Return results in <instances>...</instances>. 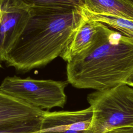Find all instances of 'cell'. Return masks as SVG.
<instances>
[{
	"mask_svg": "<svg viewBox=\"0 0 133 133\" xmlns=\"http://www.w3.org/2000/svg\"><path fill=\"white\" fill-rule=\"evenodd\" d=\"M127 1H128L130 2V3H131L132 4H133V0H127Z\"/></svg>",
	"mask_w": 133,
	"mask_h": 133,
	"instance_id": "obj_18",
	"label": "cell"
},
{
	"mask_svg": "<svg viewBox=\"0 0 133 133\" xmlns=\"http://www.w3.org/2000/svg\"><path fill=\"white\" fill-rule=\"evenodd\" d=\"M68 84L67 81L7 76L2 81L0 90L35 108L50 110L64 107L66 101L64 90Z\"/></svg>",
	"mask_w": 133,
	"mask_h": 133,
	"instance_id": "obj_4",
	"label": "cell"
},
{
	"mask_svg": "<svg viewBox=\"0 0 133 133\" xmlns=\"http://www.w3.org/2000/svg\"><path fill=\"white\" fill-rule=\"evenodd\" d=\"M105 133H133V126L114 128Z\"/></svg>",
	"mask_w": 133,
	"mask_h": 133,
	"instance_id": "obj_13",
	"label": "cell"
},
{
	"mask_svg": "<svg viewBox=\"0 0 133 133\" xmlns=\"http://www.w3.org/2000/svg\"><path fill=\"white\" fill-rule=\"evenodd\" d=\"M1 18H2V11H1V6H0V22L1 21Z\"/></svg>",
	"mask_w": 133,
	"mask_h": 133,
	"instance_id": "obj_16",
	"label": "cell"
},
{
	"mask_svg": "<svg viewBox=\"0 0 133 133\" xmlns=\"http://www.w3.org/2000/svg\"><path fill=\"white\" fill-rule=\"evenodd\" d=\"M84 8L96 14H105L133 21V4L127 0H82Z\"/></svg>",
	"mask_w": 133,
	"mask_h": 133,
	"instance_id": "obj_9",
	"label": "cell"
},
{
	"mask_svg": "<svg viewBox=\"0 0 133 133\" xmlns=\"http://www.w3.org/2000/svg\"><path fill=\"white\" fill-rule=\"evenodd\" d=\"M90 107L78 111H45L42 120L41 133L62 132L68 130L86 131L92 119Z\"/></svg>",
	"mask_w": 133,
	"mask_h": 133,
	"instance_id": "obj_6",
	"label": "cell"
},
{
	"mask_svg": "<svg viewBox=\"0 0 133 133\" xmlns=\"http://www.w3.org/2000/svg\"><path fill=\"white\" fill-rule=\"evenodd\" d=\"M83 18L81 8L30 7L22 33L8 52L7 66L26 72L60 56Z\"/></svg>",
	"mask_w": 133,
	"mask_h": 133,
	"instance_id": "obj_2",
	"label": "cell"
},
{
	"mask_svg": "<svg viewBox=\"0 0 133 133\" xmlns=\"http://www.w3.org/2000/svg\"><path fill=\"white\" fill-rule=\"evenodd\" d=\"M4 1V0H0V6L2 4V3H3Z\"/></svg>",
	"mask_w": 133,
	"mask_h": 133,
	"instance_id": "obj_17",
	"label": "cell"
},
{
	"mask_svg": "<svg viewBox=\"0 0 133 133\" xmlns=\"http://www.w3.org/2000/svg\"><path fill=\"white\" fill-rule=\"evenodd\" d=\"M43 116L21 124L0 128V133H41Z\"/></svg>",
	"mask_w": 133,
	"mask_h": 133,
	"instance_id": "obj_12",
	"label": "cell"
},
{
	"mask_svg": "<svg viewBox=\"0 0 133 133\" xmlns=\"http://www.w3.org/2000/svg\"><path fill=\"white\" fill-rule=\"evenodd\" d=\"M2 68V65H1V62H0V69Z\"/></svg>",
	"mask_w": 133,
	"mask_h": 133,
	"instance_id": "obj_19",
	"label": "cell"
},
{
	"mask_svg": "<svg viewBox=\"0 0 133 133\" xmlns=\"http://www.w3.org/2000/svg\"><path fill=\"white\" fill-rule=\"evenodd\" d=\"M44 111L0 90V128L17 125L42 116Z\"/></svg>",
	"mask_w": 133,
	"mask_h": 133,
	"instance_id": "obj_7",
	"label": "cell"
},
{
	"mask_svg": "<svg viewBox=\"0 0 133 133\" xmlns=\"http://www.w3.org/2000/svg\"><path fill=\"white\" fill-rule=\"evenodd\" d=\"M0 62L22 33L30 15V7L20 0H4L0 6Z\"/></svg>",
	"mask_w": 133,
	"mask_h": 133,
	"instance_id": "obj_5",
	"label": "cell"
},
{
	"mask_svg": "<svg viewBox=\"0 0 133 133\" xmlns=\"http://www.w3.org/2000/svg\"><path fill=\"white\" fill-rule=\"evenodd\" d=\"M92 110L91 124L84 133H105L133 126V87L126 84L95 90L87 95Z\"/></svg>",
	"mask_w": 133,
	"mask_h": 133,
	"instance_id": "obj_3",
	"label": "cell"
},
{
	"mask_svg": "<svg viewBox=\"0 0 133 133\" xmlns=\"http://www.w3.org/2000/svg\"><path fill=\"white\" fill-rule=\"evenodd\" d=\"M133 74V38L99 22L91 44L67 62V81L100 90L125 84Z\"/></svg>",
	"mask_w": 133,
	"mask_h": 133,
	"instance_id": "obj_1",
	"label": "cell"
},
{
	"mask_svg": "<svg viewBox=\"0 0 133 133\" xmlns=\"http://www.w3.org/2000/svg\"><path fill=\"white\" fill-rule=\"evenodd\" d=\"M125 84L133 87V74L127 79Z\"/></svg>",
	"mask_w": 133,
	"mask_h": 133,
	"instance_id": "obj_14",
	"label": "cell"
},
{
	"mask_svg": "<svg viewBox=\"0 0 133 133\" xmlns=\"http://www.w3.org/2000/svg\"><path fill=\"white\" fill-rule=\"evenodd\" d=\"M85 131H74V130H68L65 132H44V133H84Z\"/></svg>",
	"mask_w": 133,
	"mask_h": 133,
	"instance_id": "obj_15",
	"label": "cell"
},
{
	"mask_svg": "<svg viewBox=\"0 0 133 133\" xmlns=\"http://www.w3.org/2000/svg\"><path fill=\"white\" fill-rule=\"evenodd\" d=\"M82 13L83 18L79 24L72 33L60 56L66 62L88 47L98 33L99 22L88 18L83 11Z\"/></svg>",
	"mask_w": 133,
	"mask_h": 133,
	"instance_id": "obj_8",
	"label": "cell"
},
{
	"mask_svg": "<svg viewBox=\"0 0 133 133\" xmlns=\"http://www.w3.org/2000/svg\"><path fill=\"white\" fill-rule=\"evenodd\" d=\"M30 7L80 8L83 5L82 0H20Z\"/></svg>",
	"mask_w": 133,
	"mask_h": 133,
	"instance_id": "obj_11",
	"label": "cell"
},
{
	"mask_svg": "<svg viewBox=\"0 0 133 133\" xmlns=\"http://www.w3.org/2000/svg\"><path fill=\"white\" fill-rule=\"evenodd\" d=\"M81 9L90 19L103 23L122 34L133 38V21L121 17L105 14L90 12L83 6Z\"/></svg>",
	"mask_w": 133,
	"mask_h": 133,
	"instance_id": "obj_10",
	"label": "cell"
}]
</instances>
